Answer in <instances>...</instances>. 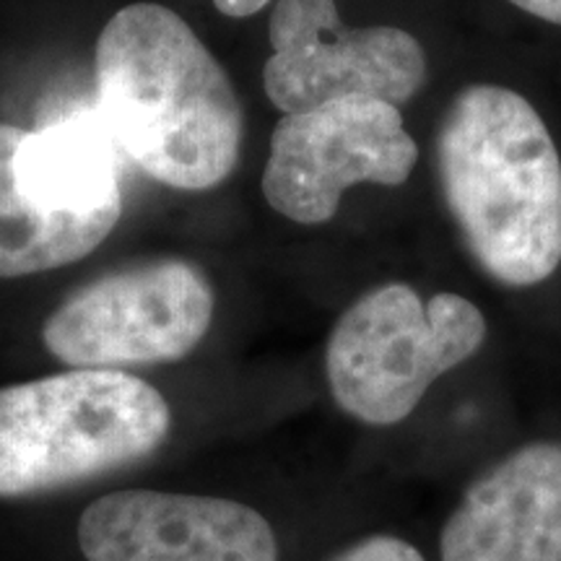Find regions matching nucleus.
<instances>
[{
	"label": "nucleus",
	"instance_id": "obj_11",
	"mask_svg": "<svg viewBox=\"0 0 561 561\" xmlns=\"http://www.w3.org/2000/svg\"><path fill=\"white\" fill-rule=\"evenodd\" d=\"M26 130L0 125V278L62 268L107 240L123 210L50 214L19 191L13 157Z\"/></svg>",
	"mask_w": 561,
	"mask_h": 561
},
{
	"label": "nucleus",
	"instance_id": "obj_7",
	"mask_svg": "<svg viewBox=\"0 0 561 561\" xmlns=\"http://www.w3.org/2000/svg\"><path fill=\"white\" fill-rule=\"evenodd\" d=\"M268 39L263 87L284 115L351 96L401 107L426 83V53L413 34L398 26L348 30L335 0H278Z\"/></svg>",
	"mask_w": 561,
	"mask_h": 561
},
{
	"label": "nucleus",
	"instance_id": "obj_10",
	"mask_svg": "<svg viewBox=\"0 0 561 561\" xmlns=\"http://www.w3.org/2000/svg\"><path fill=\"white\" fill-rule=\"evenodd\" d=\"M13 174L19 191L50 214L123 210L115 144L91 117L26 130L13 157Z\"/></svg>",
	"mask_w": 561,
	"mask_h": 561
},
{
	"label": "nucleus",
	"instance_id": "obj_9",
	"mask_svg": "<svg viewBox=\"0 0 561 561\" xmlns=\"http://www.w3.org/2000/svg\"><path fill=\"white\" fill-rule=\"evenodd\" d=\"M442 561H561V447L530 442L468 486Z\"/></svg>",
	"mask_w": 561,
	"mask_h": 561
},
{
	"label": "nucleus",
	"instance_id": "obj_5",
	"mask_svg": "<svg viewBox=\"0 0 561 561\" xmlns=\"http://www.w3.org/2000/svg\"><path fill=\"white\" fill-rule=\"evenodd\" d=\"M214 320V289L191 261L110 273L62 301L42 343L76 369H123L185 359Z\"/></svg>",
	"mask_w": 561,
	"mask_h": 561
},
{
	"label": "nucleus",
	"instance_id": "obj_1",
	"mask_svg": "<svg viewBox=\"0 0 561 561\" xmlns=\"http://www.w3.org/2000/svg\"><path fill=\"white\" fill-rule=\"evenodd\" d=\"M94 73L104 130L151 180L210 191L234 172L240 96L178 13L157 3L117 11L96 39Z\"/></svg>",
	"mask_w": 561,
	"mask_h": 561
},
{
	"label": "nucleus",
	"instance_id": "obj_13",
	"mask_svg": "<svg viewBox=\"0 0 561 561\" xmlns=\"http://www.w3.org/2000/svg\"><path fill=\"white\" fill-rule=\"evenodd\" d=\"M510 3L530 13V16L561 26V0H510Z\"/></svg>",
	"mask_w": 561,
	"mask_h": 561
},
{
	"label": "nucleus",
	"instance_id": "obj_12",
	"mask_svg": "<svg viewBox=\"0 0 561 561\" xmlns=\"http://www.w3.org/2000/svg\"><path fill=\"white\" fill-rule=\"evenodd\" d=\"M328 561H426L416 546L398 536H369Z\"/></svg>",
	"mask_w": 561,
	"mask_h": 561
},
{
	"label": "nucleus",
	"instance_id": "obj_4",
	"mask_svg": "<svg viewBox=\"0 0 561 561\" xmlns=\"http://www.w3.org/2000/svg\"><path fill=\"white\" fill-rule=\"evenodd\" d=\"M486 341V318L460 294L421 299L409 284L362 294L335 322L325 375L339 409L369 426L409 419L432 382Z\"/></svg>",
	"mask_w": 561,
	"mask_h": 561
},
{
	"label": "nucleus",
	"instance_id": "obj_2",
	"mask_svg": "<svg viewBox=\"0 0 561 561\" xmlns=\"http://www.w3.org/2000/svg\"><path fill=\"white\" fill-rule=\"evenodd\" d=\"M434 167L473 261L504 286H536L561 265V159L517 91L473 83L442 115Z\"/></svg>",
	"mask_w": 561,
	"mask_h": 561
},
{
	"label": "nucleus",
	"instance_id": "obj_6",
	"mask_svg": "<svg viewBox=\"0 0 561 561\" xmlns=\"http://www.w3.org/2000/svg\"><path fill=\"white\" fill-rule=\"evenodd\" d=\"M419 146L396 104L335 100L280 117L271 136L263 195L297 224H325L354 185L398 187L411 178Z\"/></svg>",
	"mask_w": 561,
	"mask_h": 561
},
{
	"label": "nucleus",
	"instance_id": "obj_14",
	"mask_svg": "<svg viewBox=\"0 0 561 561\" xmlns=\"http://www.w3.org/2000/svg\"><path fill=\"white\" fill-rule=\"evenodd\" d=\"M271 0H214V5L219 9V13L231 19H244V16H255L257 11H263Z\"/></svg>",
	"mask_w": 561,
	"mask_h": 561
},
{
	"label": "nucleus",
	"instance_id": "obj_8",
	"mask_svg": "<svg viewBox=\"0 0 561 561\" xmlns=\"http://www.w3.org/2000/svg\"><path fill=\"white\" fill-rule=\"evenodd\" d=\"M87 561H278L271 523L224 496L125 489L79 517Z\"/></svg>",
	"mask_w": 561,
	"mask_h": 561
},
{
	"label": "nucleus",
	"instance_id": "obj_3",
	"mask_svg": "<svg viewBox=\"0 0 561 561\" xmlns=\"http://www.w3.org/2000/svg\"><path fill=\"white\" fill-rule=\"evenodd\" d=\"M164 396L123 369H73L0 390V496L45 494L149 458Z\"/></svg>",
	"mask_w": 561,
	"mask_h": 561
}]
</instances>
